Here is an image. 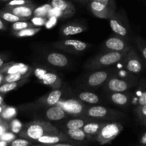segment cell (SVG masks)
Segmentation results:
<instances>
[{
  "instance_id": "ffe728a7",
  "label": "cell",
  "mask_w": 146,
  "mask_h": 146,
  "mask_svg": "<svg viewBox=\"0 0 146 146\" xmlns=\"http://www.w3.org/2000/svg\"><path fill=\"white\" fill-rule=\"evenodd\" d=\"M87 29V27L79 23H68L60 28V34L62 36L67 37L70 36L81 34Z\"/></svg>"
},
{
  "instance_id": "db71d44e",
  "label": "cell",
  "mask_w": 146,
  "mask_h": 146,
  "mask_svg": "<svg viewBox=\"0 0 146 146\" xmlns=\"http://www.w3.org/2000/svg\"><path fill=\"white\" fill-rule=\"evenodd\" d=\"M90 1H92V0H90Z\"/></svg>"
},
{
  "instance_id": "4dcf8cb0",
  "label": "cell",
  "mask_w": 146,
  "mask_h": 146,
  "mask_svg": "<svg viewBox=\"0 0 146 146\" xmlns=\"http://www.w3.org/2000/svg\"><path fill=\"white\" fill-rule=\"evenodd\" d=\"M52 9V7L50 4H44V5L41 6V7H36L34 9L33 16H37V17H47V16L50 14V10Z\"/></svg>"
},
{
  "instance_id": "8fae6325",
  "label": "cell",
  "mask_w": 146,
  "mask_h": 146,
  "mask_svg": "<svg viewBox=\"0 0 146 146\" xmlns=\"http://www.w3.org/2000/svg\"><path fill=\"white\" fill-rule=\"evenodd\" d=\"M124 61L125 67L126 69L133 74H139L143 68V64L141 58L137 54L135 50L133 48L127 53Z\"/></svg>"
},
{
  "instance_id": "ac0fdd59",
  "label": "cell",
  "mask_w": 146,
  "mask_h": 146,
  "mask_svg": "<svg viewBox=\"0 0 146 146\" xmlns=\"http://www.w3.org/2000/svg\"><path fill=\"white\" fill-rule=\"evenodd\" d=\"M36 8L35 4H27V5L16 6V7H6L3 9L7 10L13 13L18 17H22L29 19L31 18L34 13V9Z\"/></svg>"
},
{
  "instance_id": "816d5d0a",
  "label": "cell",
  "mask_w": 146,
  "mask_h": 146,
  "mask_svg": "<svg viewBox=\"0 0 146 146\" xmlns=\"http://www.w3.org/2000/svg\"><path fill=\"white\" fill-rule=\"evenodd\" d=\"M9 1H10V0H0V1H3V2H6V1L8 2Z\"/></svg>"
},
{
  "instance_id": "d6a6232c",
  "label": "cell",
  "mask_w": 146,
  "mask_h": 146,
  "mask_svg": "<svg viewBox=\"0 0 146 146\" xmlns=\"http://www.w3.org/2000/svg\"><path fill=\"white\" fill-rule=\"evenodd\" d=\"M135 43L139 51L141 53L143 58L146 62V41L140 36L135 37Z\"/></svg>"
},
{
  "instance_id": "5bb4252c",
  "label": "cell",
  "mask_w": 146,
  "mask_h": 146,
  "mask_svg": "<svg viewBox=\"0 0 146 146\" xmlns=\"http://www.w3.org/2000/svg\"><path fill=\"white\" fill-rule=\"evenodd\" d=\"M50 4L62 13L63 18L72 17L76 12L74 6L67 0H50Z\"/></svg>"
},
{
  "instance_id": "484cf974",
  "label": "cell",
  "mask_w": 146,
  "mask_h": 146,
  "mask_svg": "<svg viewBox=\"0 0 146 146\" xmlns=\"http://www.w3.org/2000/svg\"><path fill=\"white\" fill-rule=\"evenodd\" d=\"M28 81V78L21 80V81H17V82H6L3 83L2 85L0 86V93L1 94H7L16 88L21 86L22 85L25 84Z\"/></svg>"
},
{
  "instance_id": "836d02e7",
  "label": "cell",
  "mask_w": 146,
  "mask_h": 146,
  "mask_svg": "<svg viewBox=\"0 0 146 146\" xmlns=\"http://www.w3.org/2000/svg\"><path fill=\"white\" fill-rule=\"evenodd\" d=\"M17 114V111L13 107H7L4 108L3 112L1 113V118H4V119H11V118H14V116Z\"/></svg>"
},
{
  "instance_id": "83f0119b",
  "label": "cell",
  "mask_w": 146,
  "mask_h": 146,
  "mask_svg": "<svg viewBox=\"0 0 146 146\" xmlns=\"http://www.w3.org/2000/svg\"><path fill=\"white\" fill-rule=\"evenodd\" d=\"M33 72L27 73H16V74H7L3 80V83L6 82H17V81H21V80L28 78Z\"/></svg>"
},
{
  "instance_id": "cb8c5ba5",
  "label": "cell",
  "mask_w": 146,
  "mask_h": 146,
  "mask_svg": "<svg viewBox=\"0 0 146 146\" xmlns=\"http://www.w3.org/2000/svg\"><path fill=\"white\" fill-rule=\"evenodd\" d=\"M77 118L69 120L65 123L64 126L67 130L69 129H77V128H82L86 123L92 120V118L87 117H76Z\"/></svg>"
},
{
  "instance_id": "f907efd6",
  "label": "cell",
  "mask_w": 146,
  "mask_h": 146,
  "mask_svg": "<svg viewBox=\"0 0 146 146\" xmlns=\"http://www.w3.org/2000/svg\"><path fill=\"white\" fill-rule=\"evenodd\" d=\"M0 125H4V122H3V121L1 120V118H0Z\"/></svg>"
},
{
  "instance_id": "7bdbcfd3",
  "label": "cell",
  "mask_w": 146,
  "mask_h": 146,
  "mask_svg": "<svg viewBox=\"0 0 146 146\" xmlns=\"http://www.w3.org/2000/svg\"><path fill=\"white\" fill-rule=\"evenodd\" d=\"M6 29H7V26L4 24V20L0 18V31H4Z\"/></svg>"
},
{
  "instance_id": "f1b7e54d",
  "label": "cell",
  "mask_w": 146,
  "mask_h": 146,
  "mask_svg": "<svg viewBox=\"0 0 146 146\" xmlns=\"http://www.w3.org/2000/svg\"><path fill=\"white\" fill-rule=\"evenodd\" d=\"M78 98L82 102L90 104H97L100 101L99 97L97 96V94L92 92H87V91H84L79 94Z\"/></svg>"
},
{
  "instance_id": "f546056e",
  "label": "cell",
  "mask_w": 146,
  "mask_h": 146,
  "mask_svg": "<svg viewBox=\"0 0 146 146\" xmlns=\"http://www.w3.org/2000/svg\"><path fill=\"white\" fill-rule=\"evenodd\" d=\"M0 18L4 20V21L10 23H14L19 21H27L28 20L27 19L18 17V16L15 15L13 13L4 9L0 10Z\"/></svg>"
},
{
  "instance_id": "b9f144b4",
  "label": "cell",
  "mask_w": 146,
  "mask_h": 146,
  "mask_svg": "<svg viewBox=\"0 0 146 146\" xmlns=\"http://www.w3.org/2000/svg\"><path fill=\"white\" fill-rule=\"evenodd\" d=\"M139 143L141 145H146V132L141 135L140 140H139Z\"/></svg>"
},
{
  "instance_id": "9c48e42d",
  "label": "cell",
  "mask_w": 146,
  "mask_h": 146,
  "mask_svg": "<svg viewBox=\"0 0 146 146\" xmlns=\"http://www.w3.org/2000/svg\"><path fill=\"white\" fill-rule=\"evenodd\" d=\"M58 106H60L68 115L74 117H84V113L87 108V106L82 104V101L76 99L66 100Z\"/></svg>"
},
{
  "instance_id": "6da1fadb",
  "label": "cell",
  "mask_w": 146,
  "mask_h": 146,
  "mask_svg": "<svg viewBox=\"0 0 146 146\" xmlns=\"http://www.w3.org/2000/svg\"><path fill=\"white\" fill-rule=\"evenodd\" d=\"M60 131L50 122L43 121H30L21 127L19 135L21 138L36 141L39 138L45 135L58 134Z\"/></svg>"
},
{
  "instance_id": "44dd1931",
  "label": "cell",
  "mask_w": 146,
  "mask_h": 146,
  "mask_svg": "<svg viewBox=\"0 0 146 146\" xmlns=\"http://www.w3.org/2000/svg\"><path fill=\"white\" fill-rule=\"evenodd\" d=\"M46 60L50 65L61 68L67 66L69 64L68 58L64 54L57 52H52L47 54Z\"/></svg>"
},
{
  "instance_id": "bcb514c9",
  "label": "cell",
  "mask_w": 146,
  "mask_h": 146,
  "mask_svg": "<svg viewBox=\"0 0 146 146\" xmlns=\"http://www.w3.org/2000/svg\"><path fill=\"white\" fill-rule=\"evenodd\" d=\"M4 58H1V57L0 56V68L3 66V65H4Z\"/></svg>"
},
{
  "instance_id": "74e56055",
  "label": "cell",
  "mask_w": 146,
  "mask_h": 146,
  "mask_svg": "<svg viewBox=\"0 0 146 146\" xmlns=\"http://www.w3.org/2000/svg\"><path fill=\"white\" fill-rule=\"evenodd\" d=\"M136 114L141 121L146 118V104L142 106H138L135 109Z\"/></svg>"
},
{
  "instance_id": "1f68e13d",
  "label": "cell",
  "mask_w": 146,
  "mask_h": 146,
  "mask_svg": "<svg viewBox=\"0 0 146 146\" xmlns=\"http://www.w3.org/2000/svg\"><path fill=\"white\" fill-rule=\"evenodd\" d=\"M31 27H35V26L29 21H19L12 23L11 24V30L13 31H18L21 29L27 28H31Z\"/></svg>"
},
{
  "instance_id": "f35d334b",
  "label": "cell",
  "mask_w": 146,
  "mask_h": 146,
  "mask_svg": "<svg viewBox=\"0 0 146 146\" xmlns=\"http://www.w3.org/2000/svg\"><path fill=\"white\" fill-rule=\"evenodd\" d=\"M14 138H15V135L12 133H5L0 135V140L7 141L9 143L11 142Z\"/></svg>"
},
{
  "instance_id": "603a6c76",
  "label": "cell",
  "mask_w": 146,
  "mask_h": 146,
  "mask_svg": "<svg viewBox=\"0 0 146 146\" xmlns=\"http://www.w3.org/2000/svg\"><path fill=\"white\" fill-rule=\"evenodd\" d=\"M110 98L115 104L120 106H127L130 101V96L123 92H112Z\"/></svg>"
},
{
  "instance_id": "7c38bea8",
  "label": "cell",
  "mask_w": 146,
  "mask_h": 146,
  "mask_svg": "<svg viewBox=\"0 0 146 146\" xmlns=\"http://www.w3.org/2000/svg\"><path fill=\"white\" fill-rule=\"evenodd\" d=\"M133 86V83L117 77H110L106 81L104 89L110 92H125Z\"/></svg>"
},
{
  "instance_id": "4fadbf2b",
  "label": "cell",
  "mask_w": 146,
  "mask_h": 146,
  "mask_svg": "<svg viewBox=\"0 0 146 146\" xmlns=\"http://www.w3.org/2000/svg\"><path fill=\"white\" fill-rule=\"evenodd\" d=\"M110 72L104 70L96 71L90 74L87 78V85L92 88H97L104 84L110 77Z\"/></svg>"
},
{
  "instance_id": "ba28073f",
  "label": "cell",
  "mask_w": 146,
  "mask_h": 146,
  "mask_svg": "<svg viewBox=\"0 0 146 146\" xmlns=\"http://www.w3.org/2000/svg\"><path fill=\"white\" fill-rule=\"evenodd\" d=\"M132 48L130 40L116 34L107 38L102 46V51H122Z\"/></svg>"
},
{
  "instance_id": "5b68a950",
  "label": "cell",
  "mask_w": 146,
  "mask_h": 146,
  "mask_svg": "<svg viewBox=\"0 0 146 146\" xmlns=\"http://www.w3.org/2000/svg\"><path fill=\"white\" fill-rule=\"evenodd\" d=\"M125 115L123 113L111 108H106L102 106H87L84 113V117L92 119H107L115 120L121 118Z\"/></svg>"
},
{
  "instance_id": "d6986e66",
  "label": "cell",
  "mask_w": 146,
  "mask_h": 146,
  "mask_svg": "<svg viewBox=\"0 0 146 146\" xmlns=\"http://www.w3.org/2000/svg\"><path fill=\"white\" fill-rule=\"evenodd\" d=\"M62 96V91L60 88L53 90L49 94L43 96L37 101V104L44 106L50 107L57 105Z\"/></svg>"
},
{
  "instance_id": "ee69618b",
  "label": "cell",
  "mask_w": 146,
  "mask_h": 146,
  "mask_svg": "<svg viewBox=\"0 0 146 146\" xmlns=\"http://www.w3.org/2000/svg\"><path fill=\"white\" fill-rule=\"evenodd\" d=\"M9 144V143L7 142V141H2V140H0V146H7Z\"/></svg>"
},
{
  "instance_id": "e575fe53",
  "label": "cell",
  "mask_w": 146,
  "mask_h": 146,
  "mask_svg": "<svg viewBox=\"0 0 146 146\" xmlns=\"http://www.w3.org/2000/svg\"><path fill=\"white\" fill-rule=\"evenodd\" d=\"M9 145L11 146H29V145H32L33 143H31V141L29 140L25 139V138H19V139H15L11 141Z\"/></svg>"
},
{
  "instance_id": "7dc6e473",
  "label": "cell",
  "mask_w": 146,
  "mask_h": 146,
  "mask_svg": "<svg viewBox=\"0 0 146 146\" xmlns=\"http://www.w3.org/2000/svg\"><path fill=\"white\" fill-rule=\"evenodd\" d=\"M6 108L5 106H4V105H0V115H1V113L3 112V111H4V108Z\"/></svg>"
},
{
  "instance_id": "ab89813d",
  "label": "cell",
  "mask_w": 146,
  "mask_h": 146,
  "mask_svg": "<svg viewBox=\"0 0 146 146\" xmlns=\"http://www.w3.org/2000/svg\"><path fill=\"white\" fill-rule=\"evenodd\" d=\"M57 17H54V16H52V17H50V19H47L45 26L47 27V28H50V27H54V24H57Z\"/></svg>"
},
{
  "instance_id": "681fc988",
  "label": "cell",
  "mask_w": 146,
  "mask_h": 146,
  "mask_svg": "<svg viewBox=\"0 0 146 146\" xmlns=\"http://www.w3.org/2000/svg\"><path fill=\"white\" fill-rule=\"evenodd\" d=\"M141 122H142V123L143 124V125H146V118H145V119L143 120V121H141Z\"/></svg>"
},
{
  "instance_id": "30bf717a",
  "label": "cell",
  "mask_w": 146,
  "mask_h": 146,
  "mask_svg": "<svg viewBox=\"0 0 146 146\" xmlns=\"http://www.w3.org/2000/svg\"><path fill=\"white\" fill-rule=\"evenodd\" d=\"M34 72L37 78L44 85L49 86L54 89L61 88L62 80L56 74L42 68L34 69Z\"/></svg>"
},
{
  "instance_id": "f6af8a7d",
  "label": "cell",
  "mask_w": 146,
  "mask_h": 146,
  "mask_svg": "<svg viewBox=\"0 0 146 146\" xmlns=\"http://www.w3.org/2000/svg\"><path fill=\"white\" fill-rule=\"evenodd\" d=\"M4 74H2V73H0V86H1V83H3V80H4Z\"/></svg>"
},
{
  "instance_id": "8992f818",
  "label": "cell",
  "mask_w": 146,
  "mask_h": 146,
  "mask_svg": "<svg viewBox=\"0 0 146 146\" xmlns=\"http://www.w3.org/2000/svg\"><path fill=\"white\" fill-rule=\"evenodd\" d=\"M108 20L110 28L115 34L130 39V28L125 16L116 11Z\"/></svg>"
},
{
  "instance_id": "d590c367",
  "label": "cell",
  "mask_w": 146,
  "mask_h": 146,
  "mask_svg": "<svg viewBox=\"0 0 146 146\" xmlns=\"http://www.w3.org/2000/svg\"><path fill=\"white\" fill-rule=\"evenodd\" d=\"M34 4L32 0H10L6 4V7H16V6L27 5Z\"/></svg>"
},
{
  "instance_id": "60d3db41",
  "label": "cell",
  "mask_w": 146,
  "mask_h": 146,
  "mask_svg": "<svg viewBox=\"0 0 146 146\" xmlns=\"http://www.w3.org/2000/svg\"><path fill=\"white\" fill-rule=\"evenodd\" d=\"M137 102H138V106L146 104V91H145L144 92H143L140 94V96L138 98V100H137Z\"/></svg>"
},
{
  "instance_id": "7402d4cb",
  "label": "cell",
  "mask_w": 146,
  "mask_h": 146,
  "mask_svg": "<svg viewBox=\"0 0 146 146\" xmlns=\"http://www.w3.org/2000/svg\"><path fill=\"white\" fill-rule=\"evenodd\" d=\"M68 114L58 105L50 106L46 111L45 115L50 121H61L67 118Z\"/></svg>"
},
{
  "instance_id": "52a82bcc",
  "label": "cell",
  "mask_w": 146,
  "mask_h": 146,
  "mask_svg": "<svg viewBox=\"0 0 146 146\" xmlns=\"http://www.w3.org/2000/svg\"><path fill=\"white\" fill-rule=\"evenodd\" d=\"M52 46L61 51L70 54H80L89 47L87 43L77 39H62L53 43Z\"/></svg>"
},
{
  "instance_id": "f5cc1de1",
  "label": "cell",
  "mask_w": 146,
  "mask_h": 146,
  "mask_svg": "<svg viewBox=\"0 0 146 146\" xmlns=\"http://www.w3.org/2000/svg\"><path fill=\"white\" fill-rule=\"evenodd\" d=\"M1 104H2V98H1V97H0V105H1Z\"/></svg>"
},
{
  "instance_id": "9a60e30c",
  "label": "cell",
  "mask_w": 146,
  "mask_h": 146,
  "mask_svg": "<svg viewBox=\"0 0 146 146\" xmlns=\"http://www.w3.org/2000/svg\"><path fill=\"white\" fill-rule=\"evenodd\" d=\"M27 72H34V68L23 63L9 62L4 64L0 68V73L6 74Z\"/></svg>"
},
{
  "instance_id": "4316f807",
  "label": "cell",
  "mask_w": 146,
  "mask_h": 146,
  "mask_svg": "<svg viewBox=\"0 0 146 146\" xmlns=\"http://www.w3.org/2000/svg\"><path fill=\"white\" fill-rule=\"evenodd\" d=\"M41 31V27H31V28H27L21 29L18 31H13V34L14 36L17 38H24V37H30L33 36L37 33Z\"/></svg>"
},
{
  "instance_id": "d4e9b609",
  "label": "cell",
  "mask_w": 146,
  "mask_h": 146,
  "mask_svg": "<svg viewBox=\"0 0 146 146\" xmlns=\"http://www.w3.org/2000/svg\"><path fill=\"white\" fill-rule=\"evenodd\" d=\"M69 138L74 141H80V142H85L89 141L85 133L82 128H77V129H69L67 130L65 133Z\"/></svg>"
},
{
  "instance_id": "7a4b0ae2",
  "label": "cell",
  "mask_w": 146,
  "mask_h": 146,
  "mask_svg": "<svg viewBox=\"0 0 146 146\" xmlns=\"http://www.w3.org/2000/svg\"><path fill=\"white\" fill-rule=\"evenodd\" d=\"M130 49L122 51H103L89 59L84 64V68L88 70H97L110 66L123 61Z\"/></svg>"
},
{
  "instance_id": "e0dca14e",
  "label": "cell",
  "mask_w": 146,
  "mask_h": 146,
  "mask_svg": "<svg viewBox=\"0 0 146 146\" xmlns=\"http://www.w3.org/2000/svg\"><path fill=\"white\" fill-rule=\"evenodd\" d=\"M106 122L102 121H92V119L86 123L82 129L85 133L89 141L95 140L96 136L100 131Z\"/></svg>"
},
{
  "instance_id": "277c9868",
  "label": "cell",
  "mask_w": 146,
  "mask_h": 146,
  "mask_svg": "<svg viewBox=\"0 0 146 146\" xmlns=\"http://www.w3.org/2000/svg\"><path fill=\"white\" fill-rule=\"evenodd\" d=\"M123 129V125L119 122H106L96 136L94 141L100 145L110 143Z\"/></svg>"
},
{
  "instance_id": "2e32d148",
  "label": "cell",
  "mask_w": 146,
  "mask_h": 146,
  "mask_svg": "<svg viewBox=\"0 0 146 146\" xmlns=\"http://www.w3.org/2000/svg\"><path fill=\"white\" fill-rule=\"evenodd\" d=\"M36 141L41 145L53 146L54 144L59 143H70L71 139L69 138L68 135L65 133L60 132L58 134L43 135L39 138Z\"/></svg>"
},
{
  "instance_id": "8d00e7d4",
  "label": "cell",
  "mask_w": 146,
  "mask_h": 146,
  "mask_svg": "<svg viewBox=\"0 0 146 146\" xmlns=\"http://www.w3.org/2000/svg\"><path fill=\"white\" fill-rule=\"evenodd\" d=\"M47 17H37V16H33V18L31 19L30 21L34 24L35 27H41L42 26H45L47 21Z\"/></svg>"
},
{
  "instance_id": "3957f363",
  "label": "cell",
  "mask_w": 146,
  "mask_h": 146,
  "mask_svg": "<svg viewBox=\"0 0 146 146\" xmlns=\"http://www.w3.org/2000/svg\"><path fill=\"white\" fill-rule=\"evenodd\" d=\"M89 7L94 17L104 19H109L117 11L115 0H92Z\"/></svg>"
},
{
  "instance_id": "c3c4849f",
  "label": "cell",
  "mask_w": 146,
  "mask_h": 146,
  "mask_svg": "<svg viewBox=\"0 0 146 146\" xmlns=\"http://www.w3.org/2000/svg\"><path fill=\"white\" fill-rule=\"evenodd\" d=\"M77 1H80V2H82V3H87L90 1V0H77Z\"/></svg>"
}]
</instances>
